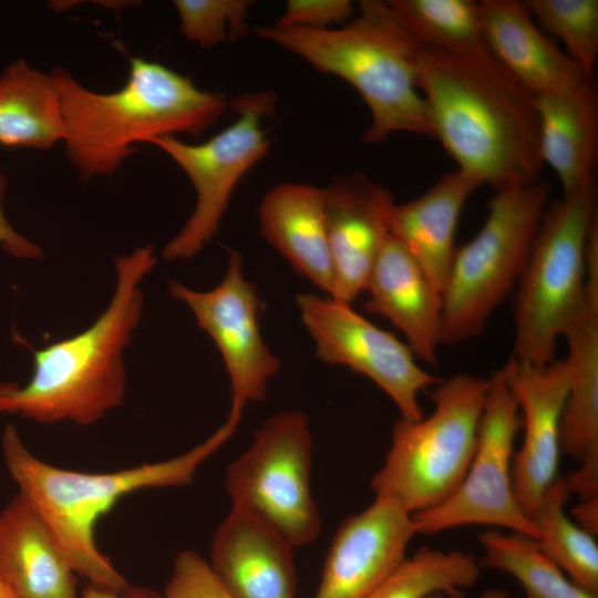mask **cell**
Returning <instances> with one entry per match:
<instances>
[{"label":"cell","mask_w":598,"mask_h":598,"mask_svg":"<svg viewBox=\"0 0 598 598\" xmlns=\"http://www.w3.org/2000/svg\"><path fill=\"white\" fill-rule=\"evenodd\" d=\"M419 89L434 138L457 168L496 192L539 179L534 96L506 71L423 47Z\"/></svg>","instance_id":"6da1fadb"},{"label":"cell","mask_w":598,"mask_h":598,"mask_svg":"<svg viewBox=\"0 0 598 598\" xmlns=\"http://www.w3.org/2000/svg\"><path fill=\"white\" fill-rule=\"evenodd\" d=\"M51 75L68 156L83 179L113 174L136 143L203 134L229 105L224 94L200 90L190 78L138 56L130 58L128 78L114 92L91 91L61 66Z\"/></svg>","instance_id":"7a4b0ae2"},{"label":"cell","mask_w":598,"mask_h":598,"mask_svg":"<svg viewBox=\"0 0 598 598\" xmlns=\"http://www.w3.org/2000/svg\"><path fill=\"white\" fill-rule=\"evenodd\" d=\"M114 265L116 286L105 311L82 332L33 350L30 381L0 383V413L90 425L123 403L122 352L142 315L140 283L156 265L153 246L118 256Z\"/></svg>","instance_id":"3957f363"},{"label":"cell","mask_w":598,"mask_h":598,"mask_svg":"<svg viewBox=\"0 0 598 598\" xmlns=\"http://www.w3.org/2000/svg\"><path fill=\"white\" fill-rule=\"evenodd\" d=\"M235 430L225 422L207 440L176 457L110 473L48 464L25 447L12 424L3 430L2 451L19 493L49 527L75 574L92 584L123 590L130 585L95 543L100 517L135 491L190 484L198 467Z\"/></svg>","instance_id":"277c9868"},{"label":"cell","mask_w":598,"mask_h":598,"mask_svg":"<svg viewBox=\"0 0 598 598\" xmlns=\"http://www.w3.org/2000/svg\"><path fill=\"white\" fill-rule=\"evenodd\" d=\"M326 75L352 85L367 104L371 124L361 140L384 141L394 133L434 138L427 105L419 89L423 45L404 28L388 2L362 0L359 13L341 28L296 29L277 24L256 29Z\"/></svg>","instance_id":"5b68a950"},{"label":"cell","mask_w":598,"mask_h":598,"mask_svg":"<svg viewBox=\"0 0 598 598\" xmlns=\"http://www.w3.org/2000/svg\"><path fill=\"white\" fill-rule=\"evenodd\" d=\"M488 379L458 373L432 386V413L400 417L382 466L372 475L375 498L390 499L411 515L447 499L474 456Z\"/></svg>","instance_id":"8992f818"},{"label":"cell","mask_w":598,"mask_h":598,"mask_svg":"<svg viewBox=\"0 0 598 598\" xmlns=\"http://www.w3.org/2000/svg\"><path fill=\"white\" fill-rule=\"evenodd\" d=\"M550 193V184L538 179L492 197L478 233L455 250L442 293V344L478 336L520 279Z\"/></svg>","instance_id":"52a82bcc"},{"label":"cell","mask_w":598,"mask_h":598,"mask_svg":"<svg viewBox=\"0 0 598 598\" xmlns=\"http://www.w3.org/2000/svg\"><path fill=\"white\" fill-rule=\"evenodd\" d=\"M596 215L595 183L548 205L519 279L515 360L553 362L558 339L587 302L585 251Z\"/></svg>","instance_id":"ba28073f"},{"label":"cell","mask_w":598,"mask_h":598,"mask_svg":"<svg viewBox=\"0 0 598 598\" xmlns=\"http://www.w3.org/2000/svg\"><path fill=\"white\" fill-rule=\"evenodd\" d=\"M312 435L307 415L287 410L268 417L248 448L227 467L233 506L255 515L291 546L317 539L321 518L311 492Z\"/></svg>","instance_id":"9c48e42d"},{"label":"cell","mask_w":598,"mask_h":598,"mask_svg":"<svg viewBox=\"0 0 598 598\" xmlns=\"http://www.w3.org/2000/svg\"><path fill=\"white\" fill-rule=\"evenodd\" d=\"M231 102L237 118L204 143L172 135L148 142L183 169L196 192L193 214L162 250L167 260L193 258L216 235L238 182L270 148L261 122L275 111V93H244Z\"/></svg>","instance_id":"30bf717a"},{"label":"cell","mask_w":598,"mask_h":598,"mask_svg":"<svg viewBox=\"0 0 598 598\" xmlns=\"http://www.w3.org/2000/svg\"><path fill=\"white\" fill-rule=\"evenodd\" d=\"M488 382L476 450L468 470L447 499L412 515L416 534L489 525L534 539L538 536L533 520L516 499L512 482L514 443L522 429L518 404L502 370L493 372Z\"/></svg>","instance_id":"8fae6325"},{"label":"cell","mask_w":598,"mask_h":598,"mask_svg":"<svg viewBox=\"0 0 598 598\" xmlns=\"http://www.w3.org/2000/svg\"><path fill=\"white\" fill-rule=\"evenodd\" d=\"M300 318L322 362L340 364L373 381L401 417H423L421 392L441 381L423 370L406 343L354 311L349 303L315 293L296 296Z\"/></svg>","instance_id":"7c38bea8"},{"label":"cell","mask_w":598,"mask_h":598,"mask_svg":"<svg viewBox=\"0 0 598 598\" xmlns=\"http://www.w3.org/2000/svg\"><path fill=\"white\" fill-rule=\"evenodd\" d=\"M228 266L221 282L208 291L169 281V293L183 301L218 348L230 382L231 408L227 421L239 424L249 402L265 400L268 381L280 360L265 343L259 329L260 301L254 282L243 272V258L227 249Z\"/></svg>","instance_id":"4fadbf2b"},{"label":"cell","mask_w":598,"mask_h":598,"mask_svg":"<svg viewBox=\"0 0 598 598\" xmlns=\"http://www.w3.org/2000/svg\"><path fill=\"white\" fill-rule=\"evenodd\" d=\"M501 370L518 404L524 431L512 463L513 488L519 506L532 519L544 493L558 476L568 368L565 359L534 365L511 357Z\"/></svg>","instance_id":"5bb4252c"},{"label":"cell","mask_w":598,"mask_h":598,"mask_svg":"<svg viewBox=\"0 0 598 598\" xmlns=\"http://www.w3.org/2000/svg\"><path fill=\"white\" fill-rule=\"evenodd\" d=\"M414 535L410 513L390 499L374 498L338 527L315 598H367L405 560Z\"/></svg>","instance_id":"9a60e30c"},{"label":"cell","mask_w":598,"mask_h":598,"mask_svg":"<svg viewBox=\"0 0 598 598\" xmlns=\"http://www.w3.org/2000/svg\"><path fill=\"white\" fill-rule=\"evenodd\" d=\"M334 283L331 298L351 303L365 287L390 234L392 194L363 173L336 178L323 188Z\"/></svg>","instance_id":"2e32d148"},{"label":"cell","mask_w":598,"mask_h":598,"mask_svg":"<svg viewBox=\"0 0 598 598\" xmlns=\"http://www.w3.org/2000/svg\"><path fill=\"white\" fill-rule=\"evenodd\" d=\"M293 548L261 519L233 506L213 535L208 564L233 598H295Z\"/></svg>","instance_id":"e0dca14e"},{"label":"cell","mask_w":598,"mask_h":598,"mask_svg":"<svg viewBox=\"0 0 598 598\" xmlns=\"http://www.w3.org/2000/svg\"><path fill=\"white\" fill-rule=\"evenodd\" d=\"M363 309L389 320L420 360L436 365L442 331V295L421 266L389 234L369 277Z\"/></svg>","instance_id":"ac0fdd59"},{"label":"cell","mask_w":598,"mask_h":598,"mask_svg":"<svg viewBox=\"0 0 598 598\" xmlns=\"http://www.w3.org/2000/svg\"><path fill=\"white\" fill-rule=\"evenodd\" d=\"M568 347V391L560 451L579 467L565 476L570 494L598 497V308L585 303L563 334Z\"/></svg>","instance_id":"d6986e66"},{"label":"cell","mask_w":598,"mask_h":598,"mask_svg":"<svg viewBox=\"0 0 598 598\" xmlns=\"http://www.w3.org/2000/svg\"><path fill=\"white\" fill-rule=\"evenodd\" d=\"M493 53L533 96L578 91L594 82L536 25L523 1H480Z\"/></svg>","instance_id":"ffe728a7"},{"label":"cell","mask_w":598,"mask_h":598,"mask_svg":"<svg viewBox=\"0 0 598 598\" xmlns=\"http://www.w3.org/2000/svg\"><path fill=\"white\" fill-rule=\"evenodd\" d=\"M482 183L460 168L447 172L421 196L394 204L390 234L399 239L443 293L455 255V231L462 210Z\"/></svg>","instance_id":"44dd1931"},{"label":"cell","mask_w":598,"mask_h":598,"mask_svg":"<svg viewBox=\"0 0 598 598\" xmlns=\"http://www.w3.org/2000/svg\"><path fill=\"white\" fill-rule=\"evenodd\" d=\"M75 575L49 527L18 493L0 512V578L16 598H79Z\"/></svg>","instance_id":"7402d4cb"},{"label":"cell","mask_w":598,"mask_h":598,"mask_svg":"<svg viewBox=\"0 0 598 598\" xmlns=\"http://www.w3.org/2000/svg\"><path fill=\"white\" fill-rule=\"evenodd\" d=\"M258 213L264 238L298 275L331 297L334 275L323 189L306 183H280L264 195Z\"/></svg>","instance_id":"603a6c76"},{"label":"cell","mask_w":598,"mask_h":598,"mask_svg":"<svg viewBox=\"0 0 598 598\" xmlns=\"http://www.w3.org/2000/svg\"><path fill=\"white\" fill-rule=\"evenodd\" d=\"M543 164L557 175L563 195L595 183L598 155V100L594 82L564 94L534 96Z\"/></svg>","instance_id":"cb8c5ba5"},{"label":"cell","mask_w":598,"mask_h":598,"mask_svg":"<svg viewBox=\"0 0 598 598\" xmlns=\"http://www.w3.org/2000/svg\"><path fill=\"white\" fill-rule=\"evenodd\" d=\"M60 96L50 74L18 59L0 73V144L49 150L63 142Z\"/></svg>","instance_id":"d4e9b609"},{"label":"cell","mask_w":598,"mask_h":598,"mask_svg":"<svg viewBox=\"0 0 598 598\" xmlns=\"http://www.w3.org/2000/svg\"><path fill=\"white\" fill-rule=\"evenodd\" d=\"M386 2L399 21L423 47L506 71L488 43L480 2L473 0Z\"/></svg>","instance_id":"484cf974"},{"label":"cell","mask_w":598,"mask_h":598,"mask_svg":"<svg viewBox=\"0 0 598 598\" xmlns=\"http://www.w3.org/2000/svg\"><path fill=\"white\" fill-rule=\"evenodd\" d=\"M570 496L564 476H557L544 493L532 520L540 550L581 588L598 595V545L566 513Z\"/></svg>","instance_id":"4316f807"},{"label":"cell","mask_w":598,"mask_h":598,"mask_svg":"<svg viewBox=\"0 0 598 598\" xmlns=\"http://www.w3.org/2000/svg\"><path fill=\"white\" fill-rule=\"evenodd\" d=\"M478 542L480 565L512 576L526 598H598L571 581L529 536L492 529L480 534Z\"/></svg>","instance_id":"83f0119b"},{"label":"cell","mask_w":598,"mask_h":598,"mask_svg":"<svg viewBox=\"0 0 598 598\" xmlns=\"http://www.w3.org/2000/svg\"><path fill=\"white\" fill-rule=\"evenodd\" d=\"M481 573L478 559L468 553L423 546L367 598H465Z\"/></svg>","instance_id":"f1b7e54d"},{"label":"cell","mask_w":598,"mask_h":598,"mask_svg":"<svg viewBox=\"0 0 598 598\" xmlns=\"http://www.w3.org/2000/svg\"><path fill=\"white\" fill-rule=\"evenodd\" d=\"M523 3L544 30L561 41L565 53L594 79L598 59V1L526 0Z\"/></svg>","instance_id":"f546056e"},{"label":"cell","mask_w":598,"mask_h":598,"mask_svg":"<svg viewBox=\"0 0 598 598\" xmlns=\"http://www.w3.org/2000/svg\"><path fill=\"white\" fill-rule=\"evenodd\" d=\"M183 35L202 48L238 40L248 32L247 0H175Z\"/></svg>","instance_id":"4dcf8cb0"},{"label":"cell","mask_w":598,"mask_h":598,"mask_svg":"<svg viewBox=\"0 0 598 598\" xmlns=\"http://www.w3.org/2000/svg\"><path fill=\"white\" fill-rule=\"evenodd\" d=\"M163 598H233L208 561L193 550L181 551L173 565Z\"/></svg>","instance_id":"1f68e13d"},{"label":"cell","mask_w":598,"mask_h":598,"mask_svg":"<svg viewBox=\"0 0 598 598\" xmlns=\"http://www.w3.org/2000/svg\"><path fill=\"white\" fill-rule=\"evenodd\" d=\"M350 0H289L277 24L321 30L331 24L349 20L355 9Z\"/></svg>","instance_id":"d6a6232c"},{"label":"cell","mask_w":598,"mask_h":598,"mask_svg":"<svg viewBox=\"0 0 598 598\" xmlns=\"http://www.w3.org/2000/svg\"><path fill=\"white\" fill-rule=\"evenodd\" d=\"M7 188V178L0 166V245L11 256L20 259H39L43 257L41 248L19 234L8 221L2 199Z\"/></svg>","instance_id":"836d02e7"},{"label":"cell","mask_w":598,"mask_h":598,"mask_svg":"<svg viewBox=\"0 0 598 598\" xmlns=\"http://www.w3.org/2000/svg\"><path fill=\"white\" fill-rule=\"evenodd\" d=\"M81 598H163V596L143 587L128 586L123 590H115L90 582Z\"/></svg>","instance_id":"e575fe53"},{"label":"cell","mask_w":598,"mask_h":598,"mask_svg":"<svg viewBox=\"0 0 598 598\" xmlns=\"http://www.w3.org/2000/svg\"><path fill=\"white\" fill-rule=\"evenodd\" d=\"M571 519L587 533L597 535L598 529V497L581 499L570 509Z\"/></svg>","instance_id":"d590c367"},{"label":"cell","mask_w":598,"mask_h":598,"mask_svg":"<svg viewBox=\"0 0 598 598\" xmlns=\"http://www.w3.org/2000/svg\"><path fill=\"white\" fill-rule=\"evenodd\" d=\"M508 596H509V592L507 590H505V589L491 588V589L484 590L476 598H508ZM430 598H444V597H442V596H433V597H430Z\"/></svg>","instance_id":"8d00e7d4"},{"label":"cell","mask_w":598,"mask_h":598,"mask_svg":"<svg viewBox=\"0 0 598 598\" xmlns=\"http://www.w3.org/2000/svg\"><path fill=\"white\" fill-rule=\"evenodd\" d=\"M0 598H16L1 578H0Z\"/></svg>","instance_id":"74e56055"}]
</instances>
